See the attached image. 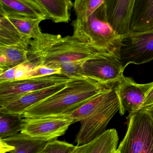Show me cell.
I'll use <instances>...</instances> for the list:
<instances>
[{
	"label": "cell",
	"instance_id": "1",
	"mask_svg": "<svg viewBox=\"0 0 153 153\" xmlns=\"http://www.w3.org/2000/svg\"><path fill=\"white\" fill-rule=\"evenodd\" d=\"M82 77L67 82L64 88L27 109L24 118L68 116L93 97L113 88Z\"/></svg>",
	"mask_w": 153,
	"mask_h": 153
},
{
	"label": "cell",
	"instance_id": "2",
	"mask_svg": "<svg viewBox=\"0 0 153 153\" xmlns=\"http://www.w3.org/2000/svg\"><path fill=\"white\" fill-rule=\"evenodd\" d=\"M98 52L73 35L62 37L60 35L42 33L31 42L28 63L32 68L42 66L60 68L62 63L84 60Z\"/></svg>",
	"mask_w": 153,
	"mask_h": 153
},
{
	"label": "cell",
	"instance_id": "3",
	"mask_svg": "<svg viewBox=\"0 0 153 153\" xmlns=\"http://www.w3.org/2000/svg\"><path fill=\"white\" fill-rule=\"evenodd\" d=\"M116 85L96 96L68 115L73 120V123H80L75 139L77 146L89 143L106 131L108 123L120 109Z\"/></svg>",
	"mask_w": 153,
	"mask_h": 153
},
{
	"label": "cell",
	"instance_id": "4",
	"mask_svg": "<svg viewBox=\"0 0 153 153\" xmlns=\"http://www.w3.org/2000/svg\"><path fill=\"white\" fill-rule=\"evenodd\" d=\"M72 25L73 36L98 51L112 52L117 55L121 37L107 23L104 3L88 18L76 19Z\"/></svg>",
	"mask_w": 153,
	"mask_h": 153
},
{
	"label": "cell",
	"instance_id": "5",
	"mask_svg": "<svg viewBox=\"0 0 153 153\" xmlns=\"http://www.w3.org/2000/svg\"><path fill=\"white\" fill-rule=\"evenodd\" d=\"M117 153H153V120L146 109L129 115L126 135Z\"/></svg>",
	"mask_w": 153,
	"mask_h": 153
},
{
	"label": "cell",
	"instance_id": "6",
	"mask_svg": "<svg viewBox=\"0 0 153 153\" xmlns=\"http://www.w3.org/2000/svg\"><path fill=\"white\" fill-rule=\"evenodd\" d=\"M124 70L117 54L98 52L84 61L81 73L83 77L103 85H113L124 76Z\"/></svg>",
	"mask_w": 153,
	"mask_h": 153
},
{
	"label": "cell",
	"instance_id": "7",
	"mask_svg": "<svg viewBox=\"0 0 153 153\" xmlns=\"http://www.w3.org/2000/svg\"><path fill=\"white\" fill-rule=\"evenodd\" d=\"M117 55L125 69L130 63L140 64L153 60V29L131 32L121 37Z\"/></svg>",
	"mask_w": 153,
	"mask_h": 153
},
{
	"label": "cell",
	"instance_id": "8",
	"mask_svg": "<svg viewBox=\"0 0 153 153\" xmlns=\"http://www.w3.org/2000/svg\"><path fill=\"white\" fill-rule=\"evenodd\" d=\"M71 79L62 74H54L0 83V107L26 94L67 83Z\"/></svg>",
	"mask_w": 153,
	"mask_h": 153
},
{
	"label": "cell",
	"instance_id": "9",
	"mask_svg": "<svg viewBox=\"0 0 153 153\" xmlns=\"http://www.w3.org/2000/svg\"><path fill=\"white\" fill-rule=\"evenodd\" d=\"M72 124L73 120L68 116L24 118L20 133L33 139L49 142L64 135Z\"/></svg>",
	"mask_w": 153,
	"mask_h": 153
},
{
	"label": "cell",
	"instance_id": "10",
	"mask_svg": "<svg viewBox=\"0 0 153 153\" xmlns=\"http://www.w3.org/2000/svg\"><path fill=\"white\" fill-rule=\"evenodd\" d=\"M153 87V82L137 84L131 78L123 76L116 85L120 114L123 115L126 111L131 114L140 110L145 97Z\"/></svg>",
	"mask_w": 153,
	"mask_h": 153
},
{
	"label": "cell",
	"instance_id": "11",
	"mask_svg": "<svg viewBox=\"0 0 153 153\" xmlns=\"http://www.w3.org/2000/svg\"><path fill=\"white\" fill-rule=\"evenodd\" d=\"M135 0H105V18L114 33L121 36L130 32Z\"/></svg>",
	"mask_w": 153,
	"mask_h": 153
},
{
	"label": "cell",
	"instance_id": "12",
	"mask_svg": "<svg viewBox=\"0 0 153 153\" xmlns=\"http://www.w3.org/2000/svg\"><path fill=\"white\" fill-rule=\"evenodd\" d=\"M0 15L43 20L49 19L45 11L35 0H0Z\"/></svg>",
	"mask_w": 153,
	"mask_h": 153
},
{
	"label": "cell",
	"instance_id": "13",
	"mask_svg": "<svg viewBox=\"0 0 153 153\" xmlns=\"http://www.w3.org/2000/svg\"><path fill=\"white\" fill-rule=\"evenodd\" d=\"M66 84L67 83H62L26 94L18 99L0 107V113L24 115L27 109L62 90L65 87Z\"/></svg>",
	"mask_w": 153,
	"mask_h": 153
},
{
	"label": "cell",
	"instance_id": "14",
	"mask_svg": "<svg viewBox=\"0 0 153 153\" xmlns=\"http://www.w3.org/2000/svg\"><path fill=\"white\" fill-rule=\"evenodd\" d=\"M119 140L116 129H110L94 140L76 146L73 153H113L117 150Z\"/></svg>",
	"mask_w": 153,
	"mask_h": 153
},
{
	"label": "cell",
	"instance_id": "15",
	"mask_svg": "<svg viewBox=\"0 0 153 153\" xmlns=\"http://www.w3.org/2000/svg\"><path fill=\"white\" fill-rule=\"evenodd\" d=\"M153 29V0H135L131 32H145Z\"/></svg>",
	"mask_w": 153,
	"mask_h": 153
},
{
	"label": "cell",
	"instance_id": "16",
	"mask_svg": "<svg viewBox=\"0 0 153 153\" xmlns=\"http://www.w3.org/2000/svg\"><path fill=\"white\" fill-rule=\"evenodd\" d=\"M54 23H68L73 3L70 0H35Z\"/></svg>",
	"mask_w": 153,
	"mask_h": 153
},
{
	"label": "cell",
	"instance_id": "17",
	"mask_svg": "<svg viewBox=\"0 0 153 153\" xmlns=\"http://www.w3.org/2000/svg\"><path fill=\"white\" fill-rule=\"evenodd\" d=\"M28 50L21 46H0V73L28 63Z\"/></svg>",
	"mask_w": 153,
	"mask_h": 153
},
{
	"label": "cell",
	"instance_id": "18",
	"mask_svg": "<svg viewBox=\"0 0 153 153\" xmlns=\"http://www.w3.org/2000/svg\"><path fill=\"white\" fill-rule=\"evenodd\" d=\"M32 40L20 33L6 17H0V46H21L29 48Z\"/></svg>",
	"mask_w": 153,
	"mask_h": 153
},
{
	"label": "cell",
	"instance_id": "19",
	"mask_svg": "<svg viewBox=\"0 0 153 153\" xmlns=\"http://www.w3.org/2000/svg\"><path fill=\"white\" fill-rule=\"evenodd\" d=\"M10 145L15 146L11 153H39L47 142L35 140L19 133L10 137L3 139Z\"/></svg>",
	"mask_w": 153,
	"mask_h": 153
},
{
	"label": "cell",
	"instance_id": "20",
	"mask_svg": "<svg viewBox=\"0 0 153 153\" xmlns=\"http://www.w3.org/2000/svg\"><path fill=\"white\" fill-rule=\"evenodd\" d=\"M4 17L7 18L20 33L31 40L37 39L42 34L40 24L43 19L14 16Z\"/></svg>",
	"mask_w": 153,
	"mask_h": 153
},
{
	"label": "cell",
	"instance_id": "21",
	"mask_svg": "<svg viewBox=\"0 0 153 153\" xmlns=\"http://www.w3.org/2000/svg\"><path fill=\"white\" fill-rule=\"evenodd\" d=\"M24 118L21 114L0 113V139L13 137L21 132Z\"/></svg>",
	"mask_w": 153,
	"mask_h": 153
},
{
	"label": "cell",
	"instance_id": "22",
	"mask_svg": "<svg viewBox=\"0 0 153 153\" xmlns=\"http://www.w3.org/2000/svg\"><path fill=\"white\" fill-rule=\"evenodd\" d=\"M105 0H76L73 3L77 19L88 18L96 12Z\"/></svg>",
	"mask_w": 153,
	"mask_h": 153
},
{
	"label": "cell",
	"instance_id": "23",
	"mask_svg": "<svg viewBox=\"0 0 153 153\" xmlns=\"http://www.w3.org/2000/svg\"><path fill=\"white\" fill-rule=\"evenodd\" d=\"M76 147L73 144L54 140L47 142L39 153H73Z\"/></svg>",
	"mask_w": 153,
	"mask_h": 153
},
{
	"label": "cell",
	"instance_id": "24",
	"mask_svg": "<svg viewBox=\"0 0 153 153\" xmlns=\"http://www.w3.org/2000/svg\"><path fill=\"white\" fill-rule=\"evenodd\" d=\"M84 60L76 61L64 62L59 66L62 75L70 79L82 78L81 73V66Z\"/></svg>",
	"mask_w": 153,
	"mask_h": 153
},
{
	"label": "cell",
	"instance_id": "25",
	"mask_svg": "<svg viewBox=\"0 0 153 153\" xmlns=\"http://www.w3.org/2000/svg\"><path fill=\"white\" fill-rule=\"evenodd\" d=\"M54 74H61V68H53L45 66H36L26 71L23 79L39 77Z\"/></svg>",
	"mask_w": 153,
	"mask_h": 153
},
{
	"label": "cell",
	"instance_id": "26",
	"mask_svg": "<svg viewBox=\"0 0 153 153\" xmlns=\"http://www.w3.org/2000/svg\"><path fill=\"white\" fill-rule=\"evenodd\" d=\"M18 68L19 66L0 73V83L16 80Z\"/></svg>",
	"mask_w": 153,
	"mask_h": 153
},
{
	"label": "cell",
	"instance_id": "27",
	"mask_svg": "<svg viewBox=\"0 0 153 153\" xmlns=\"http://www.w3.org/2000/svg\"><path fill=\"white\" fill-rule=\"evenodd\" d=\"M152 105H153V87L145 97L140 109H146Z\"/></svg>",
	"mask_w": 153,
	"mask_h": 153
},
{
	"label": "cell",
	"instance_id": "28",
	"mask_svg": "<svg viewBox=\"0 0 153 153\" xmlns=\"http://www.w3.org/2000/svg\"><path fill=\"white\" fill-rule=\"evenodd\" d=\"M1 142V153H6L9 152L10 153L12 150L15 149V146L10 145L5 141L3 139H0Z\"/></svg>",
	"mask_w": 153,
	"mask_h": 153
},
{
	"label": "cell",
	"instance_id": "29",
	"mask_svg": "<svg viewBox=\"0 0 153 153\" xmlns=\"http://www.w3.org/2000/svg\"><path fill=\"white\" fill-rule=\"evenodd\" d=\"M145 109H146V110H147L148 112L149 113V114H150L151 118H152V119L153 120V105L150 106V107H148V108Z\"/></svg>",
	"mask_w": 153,
	"mask_h": 153
},
{
	"label": "cell",
	"instance_id": "30",
	"mask_svg": "<svg viewBox=\"0 0 153 153\" xmlns=\"http://www.w3.org/2000/svg\"><path fill=\"white\" fill-rule=\"evenodd\" d=\"M113 153H117V151H115V152H114Z\"/></svg>",
	"mask_w": 153,
	"mask_h": 153
},
{
	"label": "cell",
	"instance_id": "31",
	"mask_svg": "<svg viewBox=\"0 0 153 153\" xmlns=\"http://www.w3.org/2000/svg\"></svg>",
	"mask_w": 153,
	"mask_h": 153
}]
</instances>
